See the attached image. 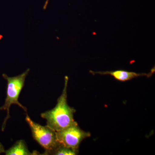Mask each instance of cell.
<instances>
[{"label":"cell","instance_id":"6da1fadb","mask_svg":"<svg viewBox=\"0 0 155 155\" xmlns=\"http://www.w3.org/2000/svg\"><path fill=\"white\" fill-rule=\"evenodd\" d=\"M68 82V77L66 76L64 89L58 98L55 107L41 115L42 118L46 120L47 126L55 132L78 124L74 119L76 110L70 107L67 103Z\"/></svg>","mask_w":155,"mask_h":155},{"label":"cell","instance_id":"7a4b0ae2","mask_svg":"<svg viewBox=\"0 0 155 155\" xmlns=\"http://www.w3.org/2000/svg\"><path fill=\"white\" fill-rule=\"evenodd\" d=\"M30 71L28 69L26 71L19 75L15 77H9L5 74H3V78L7 80L8 82L7 89V97L5 104L0 108V110L7 111V116L4 119L2 130L4 131L5 128L6 123L11 116H10V109L12 104H16L19 106L21 109L24 110L25 112H27L26 107L22 105L19 102V94L24 87L25 78Z\"/></svg>","mask_w":155,"mask_h":155},{"label":"cell","instance_id":"3957f363","mask_svg":"<svg viewBox=\"0 0 155 155\" xmlns=\"http://www.w3.org/2000/svg\"><path fill=\"white\" fill-rule=\"evenodd\" d=\"M25 121L29 125L35 140L45 150L41 155H51L61 144L58 143L56 132L47 126H42L31 120L26 114Z\"/></svg>","mask_w":155,"mask_h":155},{"label":"cell","instance_id":"277c9868","mask_svg":"<svg viewBox=\"0 0 155 155\" xmlns=\"http://www.w3.org/2000/svg\"><path fill=\"white\" fill-rule=\"evenodd\" d=\"M57 140L61 145L78 149L81 142L90 137L91 134L80 128L78 124L69 126L66 129L56 132Z\"/></svg>","mask_w":155,"mask_h":155},{"label":"cell","instance_id":"5b68a950","mask_svg":"<svg viewBox=\"0 0 155 155\" xmlns=\"http://www.w3.org/2000/svg\"><path fill=\"white\" fill-rule=\"evenodd\" d=\"M155 71V67L153 68L151 70L150 72L148 73H137L134 72H129L124 70H117L115 71H91L89 72L92 75L99 74L101 75H110L116 79V80L120 81H127L131 80L134 78L140 77V76H146L148 78L152 76Z\"/></svg>","mask_w":155,"mask_h":155},{"label":"cell","instance_id":"8992f818","mask_svg":"<svg viewBox=\"0 0 155 155\" xmlns=\"http://www.w3.org/2000/svg\"><path fill=\"white\" fill-rule=\"evenodd\" d=\"M6 155H39L36 151L31 153L29 151L26 143L22 140H18L11 147L5 150Z\"/></svg>","mask_w":155,"mask_h":155},{"label":"cell","instance_id":"52a82bcc","mask_svg":"<svg viewBox=\"0 0 155 155\" xmlns=\"http://www.w3.org/2000/svg\"><path fill=\"white\" fill-rule=\"evenodd\" d=\"M78 149L60 145L51 153L54 155H75L78 154Z\"/></svg>","mask_w":155,"mask_h":155},{"label":"cell","instance_id":"ba28073f","mask_svg":"<svg viewBox=\"0 0 155 155\" xmlns=\"http://www.w3.org/2000/svg\"><path fill=\"white\" fill-rule=\"evenodd\" d=\"M5 149L4 147L3 146L2 144L0 143V154L5 153Z\"/></svg>","mask_w":155,"mask_h":155}]
</instances>
